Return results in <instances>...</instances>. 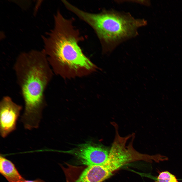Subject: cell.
I'll use <instances>...</instances> for the list:
<instances>
[{
	"mask_svg": "<svg viewBox=\"0 0 182 182\" xmlns=\"http://www.w3.org/2000/svg\"><path fill=\"white\" fill-rule=\"evenodd\" d=\"M54 26L43 37V49L53 71L65 78L82 77L95 72L97 66L84 54L79 42L84 38L59 11L54 16Z\"/></svg>",
	"mask_w": 182,
	"mask_h": 182,
	"instance_id": "obj_1",
	"label": "cell"
},
{
	"mask_svg": "<svg viewBox=\"0 0 182 182\" xmlns=\"http://www.w3.org/2000/svg\"><path fill=\"white\" fill-rule=\"evenodd\" d=\"M13 69L25 105L21 121L27 127H37L47 105L44 92L52 78L53 70L43 50L21 53Z\"/></svg>",
	"mask_w": 182,
	"mask_h": 182,
	"instance_id": "obj_2",
	"label": "cell"
},
{
	"mask_svg": "<svg viewBox=\"0 0 182 182\" xmlns=\"http://www.w3.org/2000/svg\"><path fill=\"white\" fill-rule=\"evenodd\" d=\"M70 10L93 29L104 53H110L120 43L136 36L138 28L147 24L143 19H135L129 13L113 10L92 13L73 6Z\"/></svg>",
	"mask_w": 182,
	"mask_h": 182,
	"instance_id": "obj_3",
	"label": "cell"
},
{
	"mask_svg": "<svg viewBox=\"0 0 182 182\" xmlns=\"http://www.w3.org/2000/svg\"><path fill=\"white\" fill-rule=\"evenodd\" d=\"M66 152L74 156L81 164L88 166L104 163L108 158L109 151L100 146L89 143L79 145Z\"/></svg>",
	"mask_w": 182,
	"mask_h": 182,
	"instance_id": "obj_4",
	"label": "cell"
},
{
	"mask_svg": "<svg viewBox=\"0 0 182 182\" xmlns=\"http://www.w3.org/2000/svg\"><path fill=\"white\" fill-rule=\"evenodd\" d=\"M22 109L8 96L3 97L0 102V133L6 138L16 129L17 120Z\"/></svg>",
	"mask_w": 182,
	"mask_h": 182,
	"instance_id": "obj_5",
	"label": "cell"
},
{
	"mask_svg": "<svg viewBox=\"0 0 182 182\" xmlns=\"http://www.w3.org/2000/svg\"><path fill=\"white\" fill-rule=\"evenodd\" d=\"M108 178L101 164L88 166L75 182H102Z\"/></svg>",
	"mask_w": 182,
	"mask_h": 182,
	"instance_id": "obj_6",
	"label": "cell"
},
{
	"mask_svg": "<svg viewBox=\"0 0 182 182\" xmlns=\"http://www.w3.org/2000/svg\"><path fill=\"white\" fill-rule=\"evenodd\" d=\"M0 172L9 182H18L25 179L10 161L0 155Z\"/></svg>",
	"mask_w": 182,
	"mask_h": 182,
	"instance_id": "obj_7",
	"label": "cell"
},
{
	"mask_svg": "<svg viewBox=\"0 0 182 182\" xmlns=\"http://www.w3.org/2000/svg\"><path fill=\"white\" fill-rule=\"evenodd\" d=\"M154 182H178L174 175L167 171L160 173Z\"/></svg>",
	"mask_w": 182,
	"mask_h": 182,
	"instance_id": "obj_8",
	"label": "cell"
},
{
	"mask_svg": "<svg viewBox=\"0 0 182 182\" xmlns=\"http://www.w3.org/2000/svg\"><path fill=\"white\" fill-rule=\"evenodd\" d=\"M18 182H46L43 180H41L40 179H37L34 180H26L24 179V180Z\"/></svg>",
	"mask_w": 182,
	"mask_h": 182,
	"instance_id": "obj_9",
	"label": "cell"
}]
</instances>
